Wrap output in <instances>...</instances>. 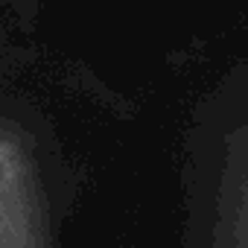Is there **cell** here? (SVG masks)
Here are the masks:
<instances>
[]
</instances>
